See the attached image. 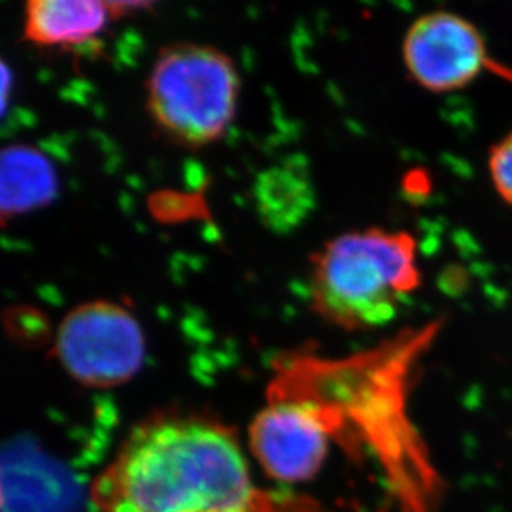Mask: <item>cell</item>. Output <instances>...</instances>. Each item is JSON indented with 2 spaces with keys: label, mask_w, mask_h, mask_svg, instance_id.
<instances>
[{
  "label": "cell",
  "mask_w": 512,
  "mask_h": 512,
  "mask_svg": "<svg viewBox=\"0 0 512 512\" xmlns=\"http://www.w3.org/2000/svg\"><path fill=\"white\" fill-rule=\"evenodd\" d=\"M421 282L418 241L411 232L348 231L312 256L310 305L348 332L380 329L392 324Z\"/></svg>",
  "instance_id": "cell-3"
},
{
  "label": "cell",
  "mask_w": 512,
  "mask_h": 512,
  "mask_svg": "<svg viewBox=\"0 0 512 512\" xmlns=\"http://www.w3.org/2000/svg\"><path fill=\"white\" fill-rule=\"evenodd\" d=\"M0 186L2 216L14 218L57 198V173L52 161L34 146H7L2 151Z\"/></svg>",
  "instance_id": "cell-9"
},
{
  "label": "cell",
  "mask_w": 512,
  "mask_h": 512,
  "mask_svg": "<svg viewBox=\"0 0 512 512\" xmlns=\"http://www.w3.org/2000/svg\"><path fill=\"white\" fill-rule=\"evenodd\" d=\"M488 166L496 193L512 206V130L491 148Z\"/></svg>",
  "instance_id": "cell-11"
},
{
  "label": "cell",
  "mask_w": 512,
  "mask_h": 512,
  "mask_svg": "<svg viewBox=\"0 0 512 512\" xmlns=\"http://www.w3.org/2000/svg\"><path fill=\"white\" fill-rule=\"evenodd\" d=\"M401 52L413 82L431 93L468 87L488 63V47L478 27L446 10L418 17L406 30Z\"/></svg>",
  "instance_id": "cell-7"
},
{
  "label": "cell",
  "mask_w": 512,
  "mask_h": 512,
  "mask_svg": "<svg viewBox=\"0 0 512 512\" xmlns=\"http://www.w3.org/2000/svg\"><path fill=\"white\" fill-rule=\"evenodd\" d=\"M279 398L254 418L252 453L271 478L302 483L324 464L334 421L319 401L279 385Z\"/></svg>",
  "instance_id": "cell-6"
},
{
  "label": "cell",
  "mask_w": 512,
  "mask_h": 512,
  "mask_svg": "<svg viewBox=\"0 0 512 512\" xmlns=\"http://www.w3.org/2000/svg\"><path fill=\"white\" fill-rule=\"evenodd\" d=\"M92 491L102 512H251L262 493L234 435L199 418L138 426Z\"/></svg>",
  "instance_id": "cell-2"
},
{
  "label": "cell",
  "mask_w": 512,
  "mask_h": 512,
  "mask_svg": "<svg viewBox=\"0 0 512 512\" xmlns=\"http://www.w3.org/2000/svg\"><path fill=\"white\" fill-rule=\"evenodd\" d=\"M257 209L267 228L287 232L299 226L312 208V188L304 174L292 168H272L257 178Z\"/></svg>",
  "instance_id": "cell-10"
},
{
  "label": "cell",
  "mask_w": 512,
  "mask_h": 512,
  "mask_svg": "<svg viewBox=\"0 0 512 512\" xmlns=\"http://www.w3.org/2000/svg\"><path fill=\"white\" fill-rule=\"evenodd\" d=\"M236 63L213 45L178 42L161 50L146 82V107L156 125L184 146L211 145L237 112Z\"/></svg>",
  "instance_id": "cell-4"
},
{
  "label": "cell",
  "mask_w": 512,
  "mask_h": 512,
  "mask_svg": "<svg viewBox=\"0 0 512 512\" xmlns=\"http://www.w3.org/2000/svg\"><path fill=\"white\" fill-rule=\"evenodd\" d=\"M112 17L108 2L30 0L25 5V39L40 47H77L95 39Z\"/></svg>",
  "instance_id": "cell-8"
},
{
  "label": "cell",
  "mask_w": 512,
  "mask_h": 512,
  "mask_svg": "<svg viewBox=\"0 0 512 512\" xmlns=\"http://www.w3.org/2000/svg\"><path fill=\"white\" fill-rule=\"evenodd\" d=\"M55 353L65 370L88 387H115L140 372L146 342L135 315L112 300L70 310L58 327Z\"/></svg>",
  "instance_id": "cell-5"
},
{
  "label": "cell",
  "mask_w": 512,
  "mask_h": 512,
  "mask_svg": "<svg viewBox=\"0 0 512 512\" xmlns=\"http://www.w3.org/2000/svg\"><path fill=\"white\" fill-rule=\"evenodd\" d=\"M441 330L443 320H430L350 357L294 355L277 380L322 403L337 431L352 426L382 466L400 512H440L443 503L445 484L410 415L416 372Z\"/></svg>",
  "instance_id": "cell-1"
},
{
  "label": "cell",
  "mask_w": 512,
  "mask_h": 512,
  "mask_svg": "<svg viewBox=\"0 0 512 512\" xmlns=\"http://www.w3.org/2000/svg\"><path fill=\"white\" fill-rule=\"evenodd\" d=\"M251 512H329L304 496H289V494H267L261 493L256 506Z\"/></svg>",
  "instance_id": "cell-12"
}]
</instances>
